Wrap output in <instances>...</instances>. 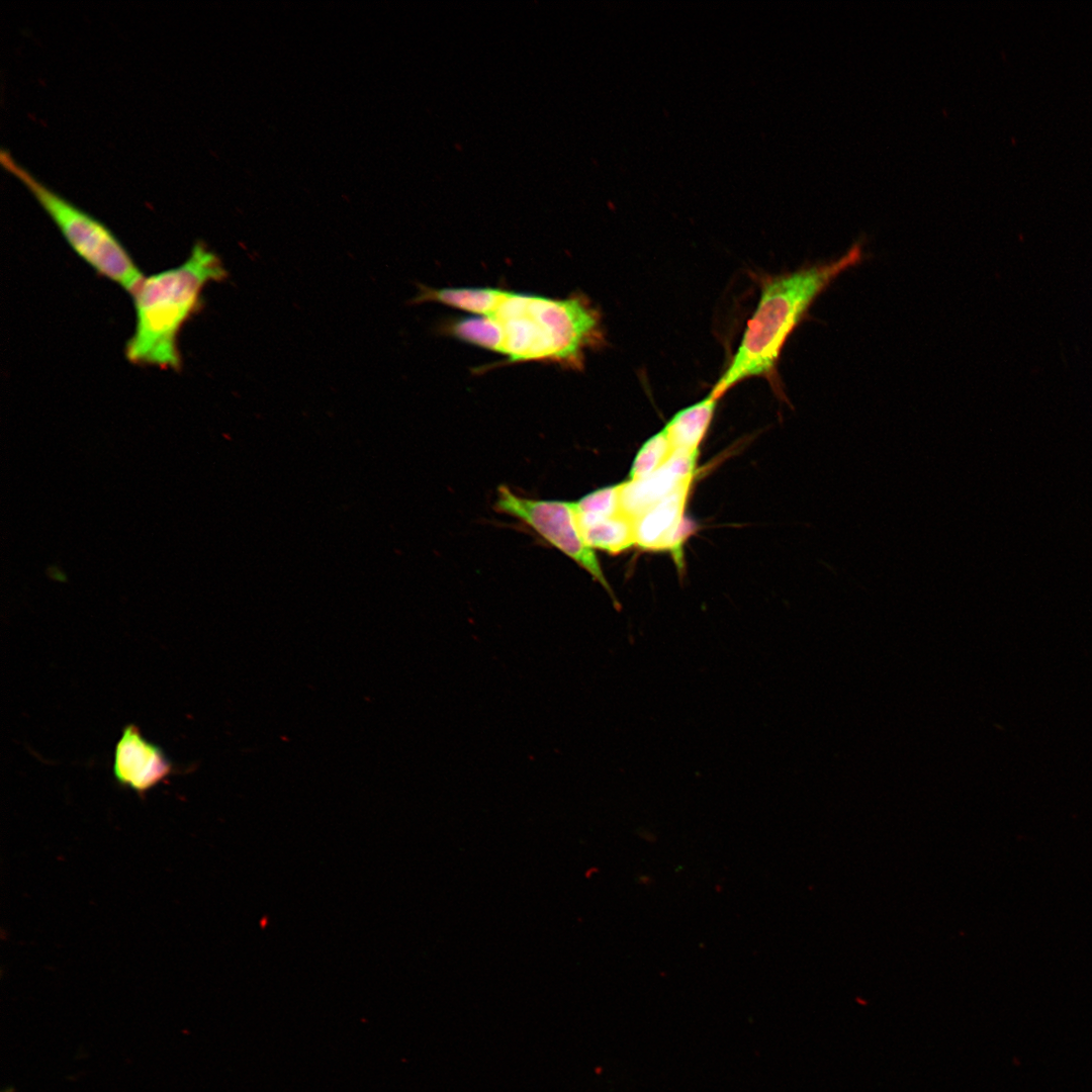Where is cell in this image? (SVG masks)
<instances>
[{
    "label": "cell",
    "mask_w": 1092,
    "mask_h": 1092,
    "mask_svg": "<svg viewBox=\"0 0 1092 1092\" xmlns=\"http://www.w3.org/2000/svg\"><path fill=\"white\" fill-rule=\"evenodd\" d=\"M854 245L835 261L800 269L763 282L756 308L747 323L730 365L710 394L719 399L740 381L775 371L781 351L809 306L842 271L859 262Z\"/></svg>",
    "instance_id": "cell-2"
},
{
    "label": "cell",
    "mask_w": 1092,
    "mask_h": 1092,
    "mask_svg": "<svg viewBox=\"0 0 1092 1092\" xmlns=\"http://www.w3.org/2000/svg\"><path fill=\"white\" fill-rule=\"evenodd\" d=\"M698 451L674 450L655 472L638 480L621 482L620 510L636 519L680 485L692 482Z\"/></svg>",
    "instance_id": "cell-7"
},
{
    "label": "cell",
    "mask_w": 1092,
    "mask_h": 1092,
    "mask_svg": "<svg viewBox=\"0 0 1092 1092\" xmlns=\"http://www.w3.org/2000/svg\"><path fill=\"white\" fill-rule=\"evenodd\" d=\"M717 400L710 393L677 412L663 428L674 450L698 451L714 415Z\"/></svg>",
    "instance_id": "cell-11"
},
{
    "label": "cell",
    "mask_w": 1092,
    "mask_h": 1092,
    "mask_svg": "<svg viewBox=\"0 0 1092 1092\" xmlns=\"http://www.w3.org/2000/svg\"><path fill=\"white\" fill-rule=\"evenodd\" d=\"M494 509L533 528L550 544L588 571L617 604L594 549L585 543L579 532L574 503L528 498L502 485L497 489Z\"/></svg>",
    "instance_id": "cell-5"
},
{
    "label": "cell",
    "mask_w": 1092,
    "mask_h": 1092,
    "mask_svg": "<svg viewBox=\"0 0 1092 1092\" xmlns=\"http://www.w3.org/2000/svg\"><path fill=\"white\" fill-rule=\"evenodd\" d=\"M691 483L680 485L635 519V545L646 550H670L679 559L689 530L684 513Z\"/></svg>",
    "instance_id": "cell-8"
},
{
    "label": "cell",
    "mask_w": 1092,
    "mask_h": 1092,
    "mask_svg": "<svg viewBox=\"0 0 1092 1092\" xmlns=\"http://www.w3.org/2000/svg\"><path fill=\"white\" fill-rule=\"evenodd\" d=\"M486 316L497 326L496 353L508 364L535 361L581 370L586 351L604 341L601 315L581 293L555 299L509 290Z\"/></svg>",
    "instance_id": "cell-1"
},
{
    "label": "cell",
    "mask_w": 1092,
    "mask_h": 1092,
    "mask_svg": "<svg viewBox=\"0 0 1092 1092\" xmlns=\"http://www.w3.org/2000/svg\"><path fill=\"white\" fill-rule=\"evenodd\" d=\"M621 483L597 489L574 503L575 512L587 516H611L620 510Z\"/></svg>",
    "instance_id": "cell-13"
},
{
    "label": "cell",
    "mask_w": 1092,
    "mask_h": 1092,
    "mask_svg": "<svg viewBox=\"0 0 1092 1092\" xmlns=\"http://www.w3.org/2000/svg\"><path fill=\"white\" fill-rule=\"evenodd\" d=\"M0 162L31 192L78 256L132 295L144 276L112 232L39 181L8 150H1Z\"/></svg>",
    "instance_id": "cell-4"
},
{
    "label": "cell",
    "mask_w": 1092,
    "mask_h": 1092,
    "mask_svg": "<svg viewBox=\"0 0 1092 1092\" xmlns=\"http://www.w3.org/2000/svg\"><path fill=\"white\" fill-rule=\"evenodd\" d=\"M576 521L583 540L593 549L617 554L636 544L635 519L623 512L602 517L576 513Z\"/></svg>",
    "instance_id": "cell-9"
},
{
    "label": "cell",
    "mask_w": 1092,
    "mask_h": 1092,
    "mask_svg": "<svg viewBox=\"0 0 1092 1092\" xmlns=\"http://www.w3.org/2000/svg\"><path fill=\"white\" fill-rule=\"evenodd\" d=\"M508 292L509 290L492 287L432 288L421 284L411 302H438L472 315L486 316L497 308Z\"/></svg>",
    "instance_id": "cell-10"
},
{
    "label": "cell",
    "mask_w": 1092,
    "mask_h": 1092,
    "mask_svg": "<svg viewBox=\"0 0 1092 1092\" xmlns=\"http://www.w3.org/2000/svg\"><path fill=\"white\" fill-rule=\"evenodd\" d=\"M673 453L664 429L649 438L637 452L631 470L629 480H638L647 477L661 467Z\"/></svg>",
    "instance_id": "cell-12"
},
{
    "label": "cell",
    "mask_w": 1092,
    "mask_h": 1092,
    "mask_svg": "<svg viewBox=\"0 0 1092 1092\" xmlns=\"http://www.w3.org/2000/svg\"><path fill=\"white\" fill-rule=\"evenodd\" d=\"M226 276L218 256L196 243L184 263L144 278L132 293L135 328L125 349L128 361L177 370L181 328L199 306L206 284Z\"/></svg>",
    "instance_id": "cell-3"
},
{
    "label": "cell",
    "mask_w": 1092,
    "mask_h": 1092,
    "mask_svg": "<svg viewBox=\"0 0 1092 1092\" xmlns=\"http://www.w3.org/2000/svg\"><path fill=\"white\" fill-rule=\"evenodd\" d=\"M47 574L51 578H53L55 580H58V581L67 580L66 573L60 567H58L56 565L49 566L48 569H47Z\"/></svg>",
    "instance_id": "cell-14"
},
{
    "label": "cell",
    "mask_w": 1092,
    "mask_h": 1092,
    "mask_svg": "<svg viewBox=\"0 0 1092 1092\" xmlns=\"http://www.w3.org/2000/svg\"><path fill=\"white\" fill-rule=\"evenodd\" d=\"M173 765L158 745L149 742L138 726L128 724L115 746L113 774L116 781L144 794L171 775Z\"/></svg>",
    "instance_id": "cell-6"
}]
</instances>
